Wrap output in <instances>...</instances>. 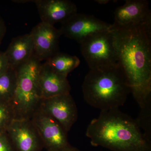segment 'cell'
Returning <instances> with one entry per match:
<instances>
[{"label": "cell", "mask_w": 151, "mask_h": 151, "mask_svg": "<svg viewBox=\"0 0 151 151\" xmlns=\"http://www.w3.org/2000/svg\"><path fill=\"white\" fill-rule=\"evenodd\" d=\"M118 64L141 113H151V20L124 27L111 24Z\"/></svg>", "instance_id": "1"}, {"label": "cell", "mask_w": 151, "mask_h": 151, "mask_svg": "<svg viewBox=\"0 0 151 151\" xmlns=\"http://www.w3.org/2000/svg\"><path fill=\"white\" fill-rule=\"evenodd\" d=\"M6 133L14 151H41L43 148L31 119H14Z\"/></svg>", "instance_id": "9"}, {"label": "cell", "mask_w": 151, "mask_h": 151, "mask_svg": "<svg viewBox=\"0 0 151 151\" xmlns=\"http://www.w3.org/2000/svg\"><path fill=\"white\" fill-rule=\"evenodd\" d=\"M34 46V55L40 61L47 60L59 52V39L62 35L60 30L41 22L30 33Z\"/></svg>", "instance_id": "10"}, {"label": "cell", "mask_w": 151, "mask_h": 151, "mask_svg": "<svg viewBox=\"0 0 151 151\" xmlns=\"http://www.w3.org/2000/svg\"><path fill=\"white\" fill-rule=\"evenodd\" d=\"M41 22L54 26L62 23L77 13L74 3L68 0H35Z\"/></svg>", "instance_id": "12"}, {"label": "cell", "mask_w": 151, "mask_h": 151, "mask_svg": "<svg viewBox=\"0 0 151 151\" xmlns=\"http://www.w3.org/2000/svg\"><path fill=\"white\" fill-rule=\"evenodd\" d=\"M95 1L100 4L104 5L108 4L110 1L109 0H96Z\"/></svg>", "instance_id": "21"}, {"label": "cell", "mask_w": 151, "mask_h": 151, "mask_svg": "<svg viewBox=\"0 0 151 151\" xmlns=\"http://www.w3.org/2000/svg\"><path fill=\"white\" fill-rule=\"evenodd\" d=\"M151 20L149 3L146 0H128L114 12L112 25L124 27L134 25Z\"/></svg>", "instance_id": "11"}, {"label": "cell", "mask_w": 151, "mask_h": 151, "mask_svg": "<svg viewBox=\"0 0 151 151\" xmlns=\"http://www.w3.org/2000/svg\"><path fill=\"white\" fill-rule=\"evenodd\" d=\"M80 44L81 54L89 69L118 64L114 39L111 29L95 34Z\"/></svg>", "instance_id": "5"}, {"label": "cell", "mask_w": 151, "mask_h": 151, "mask_svg": "<svg viewBox=\"0 0 151 151\" xmlns=\"http://www.w3.org/2000/svg\"><path fill=\"white\" fill-rule=\"evenodd\" d=\"M84 100L101 111L119 109L126 103L131 89L118 64L89 69L82 85Z\"/></svg>", "instance_id": "3"}, {"label": "cell", "mask_w": 151, "mask_h": 151, "mask_svg": "<svg viewBox=\"0 0 151 151\" xmlns=\"http://www.w3.org/2000/svg\"><path fill=\"white\" fill-rule=\"evenodd\" d=\"M9 67L8 62L4 52L0 51V76L5 72Z\"/></svg>", "instance_id": "19"}, {"label": "cell", "mask_w": 151, "mask_h": 151, "mask_svg": "<svg viewBox=\"0 0 151 151\" xmlns=\"http://www.w3.org/2000/svg\"><path fill=\"white\" fill-rule=\"evenodd\" d=\"M6 32V27L5 23L0 17V45Z\"/></svg>", "instance_id": "20"}, {"label": "cell", "mask_w": 151, "mask_h": 151, "mask_svg": "<svg viewBox=\"0 0 151 151\" xmlns=\"http://www.w3.org/2000/svg\"><path fill=\"white\" fill-rule=\"evenodd\" d=\"M0 151H14L6 132L0 133Z\"/></svg>", "instance_id": "18"}, {"label": "cell", "mask_w": 151, "mask_h": 151, "mask_svg": "<svg viewBox=\"0 0 151 151\" xmlns=\"http://www.w3.org/2000/svg\"><path fill=\"white\" fill-rule=\"evenodd\" d=\"M9 66L17 69L28 62L34 55V46L30 34L14 38L4 52Z\"/></svg>", "instance_id": "14"}, {"label": "cell", "mask_w": 151, "mask_h": 151, "mask_svg": "<svg viewBox=\"0 0 151 151\" xmlns=\"http://www.w3.org/2000/svg\"><path fill=\"white\" fill-rule=\"evenodd\" d=\"M14 119V115L10 103L0 101V133L6 132Z\"/></svg>", "instance_id": "17"}, {"label": "cell", "mask_w": 151, "mask_h": 151, "mask_svg": "<svg viewBox=\"0 0 151 151\" xmlns=\"http://www.w3.org/2000/svg\"><path fill=\"white\" fill-rule=\"evenodd\" d=\"M31 119L46 151H65L72 147L68 141V132L40 107Z\"/></svg>", "instance_id": "6"}, {"label": "cell", "mask_w": 151, "mask_h": 151, "mask_svg": "<svg viewBox=\"0 0 151 151\" xmlns=\"http://www.w3.org/2000/svg\"><path fill=\"white\" fill-rule=\"evenodd\" d=\"M45 63L55 72L67 77L69 73L79 66L80 60L75 55L58 52Z\"/></svg>", "instance_id": "15"}, {"label": "cell", "mask_w": 151, "mask_h": 151, "mask_svg": "<svg viewBox=\"0 0 151 151\" xmlns=\"http://www.w3.org/2000/svg\"><path fill=\"white\" fill-rule=\"evenodd\" d=\"M39 88L41 100L68 94L71 90L67 77L55 72L45 62L41 65Z\"/></svg>", "instance_id": "13"}, {"label": "cell", "mask_w": 151, "mask_h": 151, "mask_svg": "<svg viewBox=\"0 0 151 151\" xmlns=\"http://www.w3.org/2000/svg\"><path fill=\"white\" fill-rule=\"evenodd\" d=\"M65 151H80L78 150V149H77V148L75 147H73L72 146V147L70 148V149H68V150H67Z\"/></svg>", "instance_id": "22"}, {"label": "cell", "mask_w": 151, "mask_h": 151, "mask_svg": "<svg viewBox=\"0 0 151 151\" xmlns=\"http://www.w3.org/2000/svg\"><path fill=\"white\" fill-rule=\"evenodd\" d=\"M17 69L9 67L0 76V101L11 103L15 90Z\"/></svg>", "instance_id": "16"}, {"label": "cell", "mask_w": 151, "mask_h": 151, "mask_svg": "<svg viewBox=\"0 0 151 151\" xmlns=\"http://www.w3.org/2000/svg\"><path fill=\"white\" fill-rule=\"evenodd\" d=\"M41 62L34 55L17 69L15 90L11 104L14 119H31L41 100L39 76Z\"/></svg>", "instance_id": "4"}, {"label": "cell", "mask_w": 151, "mask_h": 151, "mask_svg": "<svg viewBox=\"0 0 151 151\" xmlns=\"http://www.w3.org/2000/svg\"><path fill=\"white\" fill-rule=\"evenodd\" d=\"M40 108L58 122L67 132L78 119V111L70 93L42 99Z\"/></svg>", "instance_id": "8"}, {"label": "cell", "mask_w": 151, "mask_h": 151, "mask_svg": "<svg viewBox=\"0 0 151 151\" xmlns=\"http://www.w3.org/2000/svg\"><path fill=\"white\" fill-rule=\"evenodd\" d=\"M92 146L113 151H151L150 140L137 120L119 109L102 111L86 129Z\"/></svg>", "instance_id": "2"}, {"label": "cell", "mask_w": 151, "mask_h": 151, "mask_svg": "<svg viewBox=\"0 0 151 151\" xmlns=\"http://www.w3.org/2000/svg\"><path fill=\"white\" fill-rule=\"evenodd\" d=\"M61 24L62 35L80 44L97 33L110 30L109 24L91 15L76 13Z\"/></svg>", "instance_id": "7"}]
</instances>
